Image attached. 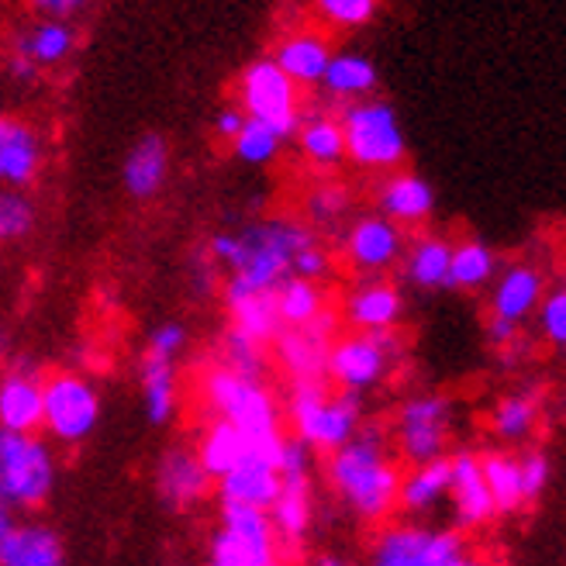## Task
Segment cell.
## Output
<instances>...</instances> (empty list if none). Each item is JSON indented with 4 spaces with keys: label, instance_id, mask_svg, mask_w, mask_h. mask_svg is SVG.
<instances>
[{
    "label": "cell",
    "instance_id": "6da1fadb",
    "mask_svg": "<svg viewBox=\"0 0 566 566\" xmlns=\"http://www.w3.org/2000/svg\"><path fill=\"white\" fill-rule=\"evenodd\" d=\"M325 476L349 512L363 522H384L398 507L401 470L390 460L387 436L377 424H359V432L328 452Z\"/></svg>",
    "mask_w": 566,
    "mask_h": 566
},
{
    "label": "cell",
    "instance_id": "7a4b0ae2",
    "mask_svg": "<svg viewBox=\"0 0 566 566\" xmlns=\"http://www.w3.org/2000/svg\"><path fill=\"white\" fill-rule=\"evenodd\" d=\"M315 242L311 229L291 218H270L245 232H224L211 239L214 263L229 266L224 287L235 291H276L291 276L294 256Z\"/></svg>",
    "mask_w": 566,
    "mask_h": 566
},
{
    "label": "cell",
    "instance_id": "3957f363",
    "mask_svg": "<svg viewBox=\"0 0 566 566\" xmlns=\"http://www.w3.org/2000/svg\"><path fill=\"white\" fill-rule=\"evenodd\" d=\"M197 390H201V405L211 411V418L235 424L252 449L280 457L287 436L280 432V408L263 380H249L214 363L201 374Z\"/></svg>",
    "mask_w": 566,
    "mask_h": 566
},
{
    "label": "cell",
    "instance_id": "277c9868",
    "mask_svg": "<svg viewBox=\"0 0 566 566\" xmlns=\"http://www.w3.org/2000/svg\"><path fill=\"white\" fill-rule=\"evenodd\" d=\"M294 439H301L311 452H335L346 446L363 424V398L346 390H328L325 380H307L291 387L287 405Z\"/></svg>",
    "mask_w": 566,
    "mask_h": 566
},
{
    "label": "cell",
    "instance_id": "5b68a950",
    "mask_svg": "<svg viewBox=\"0 0 566 566\" xmlns=\"http://www.w3.org/2000/svg\"><path fill=\"white\" fill-rule=\"evenodd\" d=\"M55 452L35 436L0 432V501L14 512H35L55 491Z\"/></svg>",
    "mask_w": 566,
    "mask_h": 566
},
{
    "label": "cell",
    "instance_id": "8992f818",
    "mask_svg": "<svg viewBox=\"0 0 566 566\" xmlns=\"http://www.w3.org/2000/svg\"><path fill=\"white\" fill-rule=\"evenodd\" d=\"M405 343L398 332H353L343 338H332L325 359V380L338 390L363 398L366 390L380 387L390 370L398 366Z\"/></svg>",
    "mask_w": 566,
    "mask_h": 566
},
{
    "label": "cell",
    "instance_id": "52a82bcc",
    "mask_svg": "<svg viewBox=\"0 0 566 566\" xmlns=\"http://www.w3.org/2000/svg\"><path fill=\"white\" fill-rule=\"evenodd\" d=\"M101 421V394L91 377L63 370L42 380V429L52 442H87Z\"/></svg>",
    "mask_w": 566,
    "mask_h": 566
},
{
    "label": "cell",
    "instance_id": "ba28073f",
    "mask_svg": "<svg viewBox=\"0 0 566 566\" xmlns=\"http://www.w3.org/2000/svg\"><path fill=\"white\" fill-rule=\"evenodd\" d=\"M208 566H280V539L260 507L221 504Z\"/></svg>",
    "mask_w": 566,
    "mask_h": 566
},
{
    "label": "cell",
    "instance_id": "9c48e42d",
    "mask_svg": "<svg viewBox=\"0 0 566 566\" xmlns=\"http://www.w3.org/2000/svg\"><path fill=\"white\" fill-rule=\"evenodd\" d=\"M346 156L363 169H394L408 156V142L398 115L387 101H363L343 115Z\"/></svg>",
    "mask_w": 566,
    "mask_h": 566
},
{
    "label": "cell",
    "instance_id": "30bf717a",
    "mask_svg": "<svg viewBox=\"0 0 566 566\" xmlns=\"http://www.w3.org/2000/svg\"><path fill=\"white\" fill-rule=\"evenodd\" d=\"M311 449L301 439H287L280 452V491L270 504V522L280 546H297L315 522V491H311Z\"/></svg>",
    "mask_w": 566,
    "mask_h": 566
},
{
    "label": "cell",
    "instance_id": "8fae6325",
    "mask_svg": "<svg viewBox=\"0 0 566 566\" xmlns=\"http://www.w3.org/2000/svg\"><path fill=\"white\" fill-rule=\"evenodd\" d=\"M239 97L245 118H256L270 125L280 142L294 138L301 132V107H297V87L283 76V70L273 60H256L245 66L239 80Z\"/></svg>",
    "mask_w": 566,
    "mask_h": 566
},
{
    "label": "cell",
    "instance_id": "7c38bea8",
    "mask_svg": "<svg viewBox=\"0 0 566 566\" xmlns=\"http://www.w3.org/2000/svg\"><path fill=\"white\" fill-rule=\"evenodd\" d=\"M187 346V328L177 322L159 325L142 356V411L153 424H166L177 411V359Z\"/></svg>",
    "mask_w": 566,
    "mask_h": 566
},
{
    "label": "cell",
    "instance_id": "4fadbf2b",
    "mask_svg": "<svg viewBox=\"0 0 566 566\" xmlns=\"http://www.w3.org/2000/svg\"><path fill=\"white\" fill-rule=\"evenodd\" d=\"M452 429V405L442 394H415L398 408V421H394V439H398V452L411 463H432L446 457Z\"/></svg>",
    "mask_w": 566,
    "mask_h": 566
},
{
    "label": "cell",
    "instance_id": "5bb4252c",
    "mask_svg": "<svg viewBox=\"0 0 566 566\" xmlns=\"http://www.w3.org/2000/svg\"><path fill=\"white\" fill-rule=\"evenodd\" d=\"M463 556L460 532L424 528V525H390L377 535L370 566H449Z\"/></svg>",
    "mask_w": 566,
    "mask_h": 566
},
{
    "label": "cell",
    "instance_id": "9a60e30c",
    "mask_svg": "<svg viewBox=\"0 0 566 566\" xmlns=\"http://www.w3.org/2000/svg\"><path fill=\"white\" fill-rule=\"evenodd\" d=\"M332 338H335V315L325 311L318 322H311L304 328H283L273 338L276 359H280L283 370L291 374L294 384L325 380V359H328Z\"/></svg>",
    "mask_w": 566,
    "mask_h": 566
},
{
    "label": "cell",
    "instance_id": "2e32d148",
    "mask_svg": "<svg viewBox=\"0 0 566 566\" xmlns=\"http://www.w3.org/2000/svg\"><path fill=\"white\" fill-rule=\"evenodd\" d=\"M405 256V232L384 214H366L346 232V260L353 270L377 276Z\"/></svg>",
    "mask_w": 566,
    "mask_h": 566
},
{
    "label": "cell",
    "instance_id": "e0dca14e",
    "mask_svg": "<svg viewBox=\"0 0 566 566\" xmlns=\"http://www.w3.org/2000/svg\"><path fill=\"white\" fill-rule=\"evenodd\" d=\"M276 491H280V457L260 449H249L242 463L218 480L221 504L260 507V512H270Z\"/></svg>",
    "mask_w": 566,
    "mask_h": 566
},
{
    "label": "cell",
    "instance_id": "ac0fdd59",
    "mask_svg": "<svg viewBox=\"0 0 566 566\" xmlns=\"http://www.w3.org/2000/svg\"><path fill=\"white\" fill-rule=\"evenodd\" d=\"M214 480L197 460V452L187 446H174L163 452V460L156 467V491L163 504H169L174 512H187V507L201 504L208 497Z\"/></svg>",
    "mask_w": 566,
    "mask_h": 566
},
{
    "label": "cell",
    "instance_id": "d6986e66",
    "mask_svg": "<svg viewBox=\"0 0 566 566\" xmlns=\"http://www.w3.org/2000/svg\"><path fill=\"white\" fill-rule=\"evenodd\" d=\"M449 501H452V518H457L460 528H480L497 515L476 452L463 449L449 460Z\"/></svg>",
    "mask_w": 566,
    "mask_h": 566
},
{
    "label": "cell",
    "instance_id": "ffe728a7",
    "mask_svg": "<svg viewBox=\"0 0 566 566\" xmlns=\"http://www.w3.org/2000/svg\"><path fill=\"white\" fill-rule=\"evenodd\" d=\"M42 429V377L28 363L0 374V432L35 436Z\"/></svg>",
    "mask_w": 566,
    "mask_h": 566
},
{
    "label": "cell",
    "instance_id": "44dd1931",
    "mask_svg": "<svg viewBox=\"0 0 566 566\" xmlns=\"http://www.w3.org/2000/svg\"><path fill=\"white\" fill-rule=\"evenodd\" d=\"M546 294V276L539 266L532 263H512L497 280L491 291V318L522 325L539 311V301Z\"/></svg>",
    "mask_w": 566,
    "mask_h": 566
},
{
    "label": "cell",
    "instance_id": "7402d4cb",
    "mask_svg": "<svg viewBox=\"0 0 566 566\" xmlns=\"http://www.w3.org/2000/svg\"><path fill=\"white\" fill-rule=\"evenodd\" d=\"M401 315H405L401 291L377 276L363 280L346 297V322L353 325V332H390L398 328Z\"/></svg>",
    "mask_w": 566,
    "mask_h": 566
},
{
    "label": "cell",
    "instance_id": "603a6c76",
    "mask_svg": "<svg viewBox=\"0 0 566 566\" xmlns=\"http://www.w3.org/2000/svg\"><path fill=\"white\" fill-rule=\"evenodd\" d=\"M380 214L390 218L398 229L408 224H424L436 211V190L429 180H421L418 174H390L380 184Z\"/></svg>",
    "mask_w": 566,
    "mask_h": 566
},
{
    "label": "cell",
    "instance_id": "cb8c5ba5",
    "mask_svg": "<svg viewBox=\"0 0 566 566\" xmlns=\"http://www.w3.org/2000/svg\"><path fill=\"white\" fill-rule=\"evenodd\" d=\"M0 566H66L60 532L42 522H18L0 549Z\"/></svg>",
    "mask_w": 566,
    "mask_h": 566
},
{
    "label": "cell",
    "instance_id": "d4e9b609",
    "mask_svg": "<svg viewBox=\"0 0 566 566\" xmlns=\"http://www.w3.org/2000/svg\"><path fill=\"white\" fill-rule=\"evenodd\" d=\"M224 307H229L232 328H239L249 338H256V343H263V346L273 343V338L283 332L273 291H235V287H224Z\"/></svg>",
    "mask_w": 566,
    "mask_h": 566
},
{
    "label": "cell",
    "instance_id": "484cf974",
    "mask_svg": "<svg viewBox=\"0 0 566 566\" xmlns=\"http://www.w3.org/2000/svg\"><path fill=\"white\" fill-rule=\"evenodd\" d=\"M166 174H169V149H166V138L163 135H142L128 159H125V190L138 201H146V197H156L166 184Z\"/></svg>",
    "mask_w": 566,
    "mask_h": 566
},
{
    "label": "cell",
    "instance_id": "4316f807",
    "mask_svg": "<svg viewBox=\"0 0 566 566\" xmlns=\"http://www.w3.org/2000/svg\"><path fill=\"white\" fill-rule=\"evenodd\" d=\"M328 60H332V49L322 35H311V32H301V35H291L283 39L273 52V63L283 70L294 87H311V83H322L325 70H328Z\"/></svg>",
    "mask_w": 566,
    "mask_h": 566
},
{
    "label": "cell",
    "instance_id": "83f0119b",
    "mask_svg": "<svg viewBox=\"0 0 566 566\" xmlns=\"http://www.w3.org/2000/svg\"><path fill=\"white\" fill-rule=\"evenodd\" d=\"M39 138L21 122H0V180L28 187L39 174Z\"/></svg>",
    "mask_w": 566,
    "mask_h": 566
},
{
    "label": "cell",
    "instance_id": "f1b7e54d",
    "mask_svg": "<svg viewBox=\"0 0 566 566\" xmlns=\"http://www.w3.org/2000/svg\"><path fill=\"white\" fill-rule=\"evenodd\" d=\"M446 497H449V460L446 457L432 460V463H418L408 473H401L398 507H405L408 515H429Z\"/></svg>",
    "mask_w": 566,
    "mask_h": 566
},
{
    "label": "cell",
    "instance_id": "f546056e",
    "mask_svg": "<svg viewBox=\"0 0 566 566\" xmlns=\"http://www.w3.org/2000/svg\"><path fill=\"white\" fill-rule=\"evenodd\" d=\"M449 260H452L449 239L418 235L405 249V276L418 291H442V287H449Z\"/></svg>",
    "mask_w": 566,
    "mask_h": 566
},
{
    "label": "cell",
    "instance_id": "4dcf8cb0",
    "mask_svg": "<svg viewBox=\"0 0 566 566\" xmlns=\"http://www.w3.org/2000/svg\"><path fill=\"white\" fill-rule=\"evenodd\" d=\"M252 446H249V439L235 429V424H229V421H221V418H211V424L201 432V439H197V460H201V467L208 470V476L218 480L229 473V470H235L239 463H242V457L249 452Z\"/></svg>",
    "mask_w": 566,
    "mask_h": 566
},
{
    "label": "cell",
    "instance_id": "1f68e13d",
    "mask_svg": "<svg viewBox=\"0 0 566 566\" xmlns=\"http://www.w3.org/2000/svg\"><path fill=\"white\" fill-rule=\"evenodd\" d=\"M273 294H276V311H280V325L283 328H304L311 322H318L328 311L325 291L318 287L315 280L287 276Z\"/></svg>",
    "mask_w": 566,
    "mask_h": 566
},
{
    "label": "cell",
    "instance_id": "d6a6232c",
    "mask_svg": "<svg viewBox=\"0 0 566 566\" xmlns=\"http://www.w3.org/2000/svg\"><path fill=\"white\" fill-rule=\"evenodd\" d=\"M497 276V256L494 249L484 245L480 239H467L460 245H452L449 260V287L452 291H480Z\"/></svg>",
    "mask_w": 566,
    "mask_h": 566
},
{
    "label": "cell",
    "instance_id": "836d02e7",
    "mask_svg": "<svg viewBox=\"0 0 566 566\" xmlns=\"http://www.w3.org/2000/svg\"><path fill=\"white\" fill-rule=\"evenodd\" d=\"M377 66L366 60V55L356 52H338L328 60V70L322 76V87L335 97H366L370 91H377Z\"/></svg>",
    "mask_w": 566,
    "mask_h": 566
},
{
    "label": "cell",
    "instance_id": "e575fe53",
    "mask_svg": "<svg viewBox=\"0 0 566 566\" xmlns=\"http://www.w3.org/2000/svg\"><path fill=\"white\" fill-rule=\"evenodd\" d=\"M535 421H539V390H518L497 401L491 415V429L504 442H522L532 436Z\"/></svg>",
    "mask_w": 566,
    "mask_h": 566
},
{
    "label": "cell",
    "instance_id": "d590c367",
    "mask_svg": "<svg viewBox=\"0 0 566 566\" xmlns=\"http://www.w3.org/2000/svg\"><path fill=\"white\" fill-rule=\"evenodd\" d=\"M480 470H484V484L491 491L494 512H518L525 497H522L518 460L512 452H488V457H480Z\"/></svg>",
    "mask_w": 566,
    "mask_h": 566
},
{
    "label": "cell",
    "instance_id": "8d00e7d4",
    "mask_svg": "<svg viewBox=\"0 0 566 566\" xmlns=\"http://www.w3.org/2000/svg\"><path fill=\"white\" fill-rule=\"evenodd\" d=\"M73 28L66 21H42L35 32H24L18 39V55H24V60H32L35 66H52V63H63L70 49H73Z\"/></svg>",
    "mask_w": 566,
    "mask_h": 566
},
{
    "label": "cell",
    "instance_id": "74e56055",
    "mask_svg": "<svg viewBox=\"0 0 566 566\" xmlns=\"http://www.w3.org/2000/svg\"><path fill=\"white\" fill-rule=\"evenodd\" d=\"M301 138V153L315 163V166H338L346 159V135H343V125L332 122V118H315L301 125L297 132Z\"/></svg>",
    "mask_w": 566,
    "mask_h": 566
},
{
    "label": "cell",
    "instance_id": "f35d334b",
    "mask_svg": "<svg viewBox=\"0 0 566 566\" xmlns=\"http://www.w3.org/2000/svg\"><path fill=\"white\" fill-rule=\"evenodd\" d=\"M218 363L229 366L232 374H242L249 380H263L266 374V346L256 338L242 335L239 328H229L218 346Z\"/></svg>",
    "mask_w": 566,
    "mask_h": 566
},
{
    "label": "cell",
    "instance_id": "ab89813d",
    "mask_svg": "<svg viewBox=\"0 0 566 566\" xmlns=\"http://www.w3.org/2000/svg\"><path fill=\"white\" fill-rule=\"evenodd\" d=\"M232 146H235V156H239L242 163H249V166H263V163H270V159L276 156V149H280V135H276L270 125L256 122V118H245L242 132L232 138Z\"/></svg>",
    "mask_w": 566,
    "mask_h": 566
},
{
    "label": "cell",
    "instance_id": "60d3db41",
    "mask_svg": "<svg viewBox=\"0 0 566 566\" xmlns=\"http://www.w3.org/2000/svg\"><path fill=\"white\" fill-rule=\"evenodd\" d=\"M35 224V208L28 197L8 190L0 193V242H18L24 239L28 232H32Z\"/></svg>",
    "mask_w": 566,
    "mask_h": 566
},
{
    "label": "cell",
    "instance_id": "b9f144b4",
    "mask_svg": "<svg viewBox=\"0 0 566 566\" xmlns=\"http://www.w3.org/2000/svg\"><path fill=\"white\" fill-rule=\"evenodd\" d=\"M315 8L335 28H363L374 21L380 0H315Z\"/></svg>",
    "mask_w": 566,
    "mask_h": 566
},
{
    "label": "cell",
    "instance_id": "7bdbcfd3",
    "mask_svg": "<svg viewBox=\"0 0 566 566\" xmlns=\"http://www.w3.org/2000/svg\"><path fill=\"white\" fill-rule=\"evenodd\" d=\"M539 328L553 346L566 349V283L543 294L539 301Z\"/></svg>",
    "mask_w": 566,
    "mask_h": 566
},
{
    "label": "cell",
    "instance_id": "ee69618b",
    "mask_svg": "<svg viewBox=\"0 0 566 566\" xmlns=\"http://www.w3.org/2000/svg\"><path fill=\"white\" fill-rule=\"evenodd\" d=\"M518 473H522V497L525 504L535 501V497H543L546 484H549V457L539 449H532L525 452V457L518 460Z\"/></svg>",
    "mask_w": 566,
    "mask_h": 566
},
{
    "label": "cell",
    "instance_id": "f6af8a7d",
    "mask_svg": "<svg viewBox=\"0 0 566 566\" xmlns=\"http://www.w3.org/2000/svg\"><path fill=\"white\" fill-rule=\"evenodd\" d=\"M346 208H349V197H346L343 187H322V190L311 193V201H307V214L315 221H325V224H332L335 218H343Z\"/></svg>",
    "mask_w": 566,
    "mask_h": 566
},
{
    "label": "cell",
    "instance_id": "bcb514c9",
    "mask_svg": "<svg viewBox=\"0 0 566 566\" xmlns=\"http://www.w3.org/2000/svg\"><path fill=\"white\" fill-rule=\"evenodd\" d=\"M328 273V252L318 245V242H311L307 249H301L297 256H294V266H291V276H301V280H322Z\"/></svg>",
    "mask_w": 566,
    "mask_h": 566
},
{
    "label": "cell",
    "instance_id": "7dc6e473",
    "mask_svg": "<svg viewBox=\"0 0 566 566\" xmlns=\"http://www.w3.org/2000/svg\"><path fill=\"white\" fill-rule=\"evenodd\" d=\"M488 343L497 346V349L515 346V343H518V325L501 322V318H491V322H488Z\"/></svg>",
    "mask_w": 566,
    "mask_h": 566
},
{
    "label": "cell",
    "instance_id": "c3c4849f",
    "mask_svg": "<svg viewBox=\"0 0 566 566\" xmlns=\"http://www.w3.org/2000/svg\"><path fill=\"white\" fill-rule=\"evenodd\" d=\"M242 125H245V111H239V107H224L221 115H218V122H214V132H218L221 138H235V135L242 132Z\"/></svg>",
    "mask_w": 566,
    "mask_h": 566
},
{
    "label": "cell",
    "instance_id": "681fc988",
    "mask_svg": "<svg viewBox=\"0 0 566 566\" xmlns=\"http://www.w3.org/2000/svg\"><path fill=\"white\" fill-rule=\"evenodd\" d=\"M32 4H35L42 14H49V18H55V21H63L66 14H73L76 8H83V0H32Z\"/></svg>",
    "mask_w": 566,
    "mask_h": 566
},
{
    "label": "cell",
    "instance_id": "f907efd6",
    "mask_svg": "<svg viewBox=\"0 0 566 566\" xmlns=\"http://www.w3.org/2000/svg\"><path fill=\"white\" fill-rule=\"evenodd\" d=\"M8 73L14 76V80H21V83H28V80H32L35 73H39V66L32 63V60H24V55H11V63H8Z\"/></svg>",
    "mask_w": 566,
    "mask_h": 566
},
{
    "label": "cell",
    "instance_id": "816d5d0a",
    "mask_svg": "<svg viewBox=\"0 0 566 566\" xmlns=\"http://www.w3.org/2000/svg\"><path fill=\"white\" fill-rule=\"evenodd\" d=\"M14 525H18L14 507H8L4 501H0V549H4V543H8V535L14 532Z\"/></svg>",
    "mask_w": 566,
    "mask_h": 566
},
{
    "label": "cell",
    "instance_id": "f5cc1de1",
    "mask_svg": "<svg viewBox=\"0 0 566 566\" xmlns=\"http://www.w3.org/2000/svg\"><path fill=\"white\" fill-rule=\"evenodd\" d=\"M315 566H356L353 559H346V556H335V553H325V556H318V563Z\"/></svg>",
    "mask_w": 566,
    "mask_h": 566
},
{
    "label": "cell",
    "instance_id": "db71d44e",
    "mask_svg": "<svg viewBox=\"0 0 566 566\" xmlns=\"http://www.w3.org/2000/svg\"><path fill=\"white\" fill-rule=\"evenodd\" d=\"M449 566H491V563H488V559H476V556H467V553H463L460 559H452Z\"/></svg>",
    "mask_w": 566,
    "mask_h": 566
}]
</instances>
